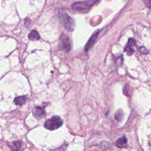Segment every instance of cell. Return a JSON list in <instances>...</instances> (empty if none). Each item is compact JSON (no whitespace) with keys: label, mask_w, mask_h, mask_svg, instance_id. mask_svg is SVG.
I'll use <instances>...</instances> for the list:
<instances>
[{"label":"cell","mask_w":151,"mask_h":151,"mask_svg":"<svg viewBox=\"0 0 151 151\" xmlns=\"http://www.w3.org/2000/svg\"><path fill=\"white\" fill-rule=\"evenodd\" d=\"M146 5L147 6V8H150V0H146V1L145 2Z\"/></svg>","instance_id":"14"},{"label":"cell","mask_w":151,"mask_h":151,"mask_svg":"<svg viewBox=\"0 0 151 151\" xmlns=\"http://www.w3.org/2000/svg\"><path fill=\"white\" fill-rule=\"evenodd\" d=\"M140 51L143 53V54H147L149 52V51L147 50V49H146L144 47H142L140 48Z\"/></svg>","instance_id":"13"},{"label":"cell","mask_w":151,"mask_h":151,"mask_svg":"<svg viewBox=\"0 0 151 151\" xmlns=\"http://www.w3.org/2000/svg\"><path fill=\"white\" fill-rule=\"evenodd\" d=\"M136 44L135 40L133 38H130L124 47V51L127 52L128 55H131L134 52V50L132 48L133 45H134Z\"/></svg>","instance_id":"6"},{"label":"cell","mask_w":151,"mask_h":151,"mask_svg":"<svg viewBox=\"0 0 151 151\" xmlns=\"http://www.w3.org/2000/svg\"><path fill=\"white\" fill-rule=\"evenodd\" d=\"M21 142L19 141L14 142L12 145V149L14 151H17L20 149Z\"/></svg>","instance_id":"12"},{"label":"cell","mask_w":151,"mask_h":151,"mask_svg":"<svg viewBox=\"0 0 151 151\" xmlns=\"http://www.w3.org/2000/svg\"><path fill=\"white\" fill-rule=\"evenodd\" d=\"M58 47L60 50L69 51L71 50V44L68 37L65 35H63L60 39Z\"/></svg>","instance_id":"4"},{"label":"cell","mask_w":151,"mask_h":151,"mask_svg":"<svg viewBox=\"0 0 151 151\" xmlns=\"http://www.w3.org/2000/svg\"><path fill=\"white\" fill-rule=\"evenodd\" d=\"M98 0H86L82 2H76L72 5L73 9L76 11H85L89 9Z\"/></svg>","instance_id":"3"},{"label":"cell","mask_w":151,"mask_h":151,"mask_svg":"<svg viewBox=\"0 0 151 151\" xmlns=\"http://www.w3.org/2000/svg\"><path fill=\"white\" fill-rule=\"evenodd\" d=\"M99 30H97V31L95 33H94V34L91 35V37L89 38L88 41H87L86 45L85 47H84V50H85V51H87L92 47V45H93V44L94 43L95 40H96V38H97V36H98V35H99Z\"/></svg>","instance_id":"7"},{"label":"cell","mask_w":151,"mask_h":151,"mask_svg":"<svg viewBox=\"0 0 151 151\" xmlns=\"http://www.w3.org/2000/svg\"><path fill=\"white\" fill-rule=\"evenodd\" d=\"M58 18L63 26L68 31H73L75 28V22L73 19L70 17L66 11L60 9L58 11Z\"/></svg>","instance_id":"1"},{"label":"cell","mask_w":151,"mask_h":151,"mask_svg":"<svg viewBox=\"0 0 151 151\" xmlns=\"http://www.w3.org/2000/svg\"><path fill=\"white\" fill-rule=\"evenodd\" d=\"M32 113L35 117L40 119L45 116V110L42 107L36 106L32 110Z\"/></svg>","instance_id":"5"},{"label":"cell","mask_w":151,"mask_h":151,"mask_svg":"<svg viewBox=\"0 0 151 151\" xmlns=\"http://www.w3.org/2000/svg\"><path fill=\"white\" fill-rule=\"evenodd\" d=\"M63 122L62 119L60 117L54 116L45 121L44 127L48 130H53L60 127L63 124Z\"/></svg>","instance_id":"2"},{"label":"cell","mask_w":151,"mask_h":151,"mask_svg":"<svg viewBox=\"0 0 151 151\" xmlns=\"http://www.w3.org/2000/svg\"><path fill=\"white\" fill-rule=\"evenodd\" d=\"M127 142V138L124 136H123L117 140L116 145L118 147L123 148L126 146Z\"/></svg>","instance_id":"8"},{"label":"cell","mask_w":151,"mask_h":151,"mask_svg":"<svg viewBox=\"0 0 151 151\" xmlns=\"http://www.w3.org/2000/svg\"><path fill=\"white\" fill-rule=\"evenodd\" d=\"M40 38V37L39 34L35 30H32L28 34V38L31 40H33V41L38 40Z\"/></svg>","instance_id":"9"},{"label":"cell","mask_w":151,"mask_h":151,"mask_svg":"<svg viewBox=\"0 0 151 151\" xmlns=\"http://www.w3.org/2000/svg\"><path fill=\"white\" fill-rule=\"evenodd\" d=\"M27 97L25 96H18L16 97L14 100V101L16 104L18 105H22L23 104L25 101L27 100Z\"/></svg>","instance_id":"10"},{"label":"cell","mask_w":151,"mask_h":151,"mask_svg":"<svg viewBox=\"0 0 151 151\" xmlns=\"http://www.w3.org/2000/svg\"><path fill=\"white\" fill-rule=\"evenodd\" d=\"M123 111L122 110H119L118 111H117V112L115 114V118L116 119L119 121L120 122L122 121V119H123Z\"/></svg>","instance_id":"11"}]
</instances>
